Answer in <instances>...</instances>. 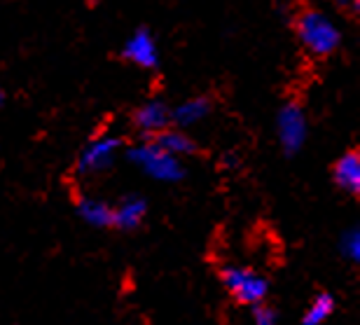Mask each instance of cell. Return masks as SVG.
Masks as SVG:
<instances>
[{
	"instance_id": "6da1fadb",
	"label": "cell",
	"mask_w": 360,
	"mask_h": 325,
	"mask_svg": "<svg viewBox=\"0 0 360 325\" xmlns=\"http://www.w3.org/2000/svg\"><path fill=\"white\" fill-rule=\"evenodd\" d=\"M220 279H222V286L227 288V293L232 295L236 302H241V305L255 307L267 300L269 281L253 269H246V267H225Z\"/></svg>"
},
{
	"instance_id": "7a4b0ae2",
	"label": "cell",
	"mask_w": 360,
	"mask_h": 325,
	"mask_svg": "<svg viewBox=\"0 0 360 325\" xmlns=\"http://www.w3.org/2000/svg\"><path fill=\"white\" fill-rule=\"evenodd\" d=\"M295 28H297L302 42H304V45L319 56L330 54L337 47V42H340V33H337V28L316 10L302 12L297 17Z\"/></svg>"
},
{
	"instance_id": "3957f363",
	"label": "cell",
	"mask_w": 360,
	"mask_h": 325,
	"mask_svg": "<svg viewBox=\"0 0 360 325\" xmlns=\"http://www.w3.org/2000/svg\"><path fill=\"white\" fill-rule=\"evenodd\" d=\"M131 162L153 176L155 180H178L183 178V164L176 155L167 153L164 148H160L157 143H146V146H139L131 150Z\"/></svg>"
},
{
	"instance_id": "277c9868",
	"label": "cell",
	"mask_w": 360,
	"mask_h": 325,
	"mask_svg": "<svg viewBox=\"0 0 360 325\" xmlns=\"http://www.w3.org/2000/svg\"><path fill=\"white\" fill-rule=\"evenodd\" d=\"M278 141L288 155H295L307 141V117L297 103H288L278 115Z\"/></svg>"
},
{
	"instance_id": "5b68a950",
	"label": "cell",
	"mask_w": 360,
	"mask_h": 325,
	"mask_svg": "<svg viewBox=\"0 0 360 325\" xmlns=\"http://www.w3.org/2000/svg\"><path fill=\"white\" fill-rule=\"evenodd\" d=\"M120 150V141L112 139V136H103V139H96L94 143H89L87 148L82 150L80 162H77V169L82 173H96L103 171L112 164L115 155Z\"/></svg>"
},
{
	"instance_id": "8992f818",
	"label": "cell",
	"mask_w": 360,
	"mask_h": 325,
	"mask_svg": "<svg viewBox=\"0 0 360 325\" xmlns=\"http://www.w3.org/2000/svg\"><path fill=\"white\" fill-rule=\"evenodd\" d=\"M171 113L164 103H157V101H150L143 108H139L134 115V125L141 129L143 134H162L164 129L169 127Z\"/></svg>"
},
{
	"instance_id": "52a82bcc",
	"label": "cell",
	"mask_w": 360,
	"mask_h": 325,
	"mask_svg": "<svg viewBox=\"0 0 360 325\" xmlns=\"http://www.w3.org/2000/svg\"><path fill=\"white\" fill-rule=\"evenodd\" d=\"M335 183L342 187L344 192L358 194L360 192V155L356 150H351L335 164Z\"/></svg>"
},
{
	"instance_id": "ba28073f",
	"label": "cell",
	"mask_w": 360,
	"mask_h": 325,
	"mask_svg": "<svg viewBox=\"0 0 360 325\" xmlns=\"http://www.w3.org/2000/svg\"><path fill=\"white\" fill-rule=\"evenodd\" d=\"M143 215H146V201L139 197H129L117 208H112V225L122 229H134L141 225Z\"/></svg>"
},
{
	"instance_id": "9c48e42d",
	"label": "cell",
	"mask_w": 360,
	"mask_h": 325,
	"mask_svg": "<svg viewBox=\"0 0 360 325\" xmlns=\"http://www.w3.org/2000/svg\"><path fill=\"white\" fill-rule=\"evenodd\" d=\"M127 59H131L134 63H139V66H155L157 63V52H155V45L153 40H150L148 33H139L136 38L127 45Z\"/></svg>"
},
{
	"instance_id": "30bf717a",
	"label": "cell",
	"mask_w": 360,
	"mask_h": 325,
	"mask_svg": "<svg viewBox=\"0 0 360 325\" xmlns=\"http://www.w3.org/2000/svg\"><path fill=\"white\" fill-rule=\"evenodd\" d=\"M80 215L94 227H110L112 225V208L98 199H82Z\"/></svg>"
},
{
	"instance_id": "8fae6325",
	"label": "cell",
	"mask_w": 360,
	"mask_h": 325,
	"mask_svg": "<svg viewBox=\"0 0 360 325\" xmlns=\"http://www.w3.org/2000/svg\"><path fill=\"white\" fill-rule=\"evenodd\" d=\"M335 312V298L330 293H321L304 312L302 325H323Z\"/></svg>"
},
{
	"instance_id": "7c38bea8",
	"label": "cell",
	"mask_w": 360,
	"mask_h": 325,
	"mask_svg": "<svg viewBox=\"0 0 360 325\" xmlns=\"http://www.w3.org/2000/svg\"><path fill=\"white\" fill-rule=\"evenodd\" d=\"M155 143L160 148L167 150V153L176 155V157H180V155H192L194 153V143L187 139L183 132H167V129H164L162 134H157Z\"/></svg>"
},
{
	"instance_id": "4fadbf2b",
	"label": "cell",
	"mask_w": 360,
	"mask_h": 325,
	"mask_svg": "<svg viewBox=\"0 0 360 325\" xmlns=\"http://www.w3.org/2000/svg\"><path fill=\"white\" fill-rule=\"evenodd\" d=\"M208 113V101L204 98H192L187 101V103H183L178 108V110L174 113V117L180 122V125H194V122H199L201 117H206Z\"/></svg>"
},
{
	"instance_id": "5bb4252c",
	"label": "cell",
	"mask_w": 360,
	"mask_h": 325,
	"mask_svg": "<svg viewBox=\"0 0 360 325\" xmlns=\"http://www.w3.org/2000/svg\"><path fill=\"white\" fill-rule=\"evenodd\" d=\"M342 253L351 260V262H358L360 260V232L356 227L349 229V232L342 236Z\"/></svg>"
},
{
	"instance_id": "9a60e30c",
	"label": "cell",
	"mask_w": 360,
	"mask_h": 325,
	"mask_svg": "<svg viewBox=\"0 0 360 325\" xmlns=\"http://www.w3.org/2000/svg\"><path fill=\"white\" fill-rule=\"evenodd\" d=\"M253 323L255 325H278L276 309H271L269 305H264V302L255 305L253 307Z\"/></svg>"
}]
</instances>
